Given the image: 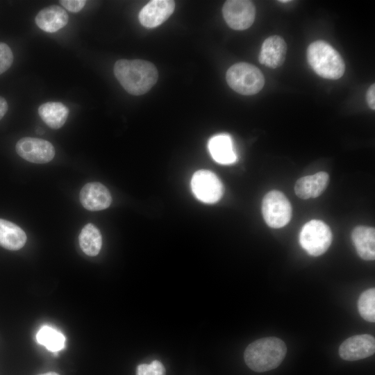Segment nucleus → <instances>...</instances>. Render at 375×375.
<instances>
[{
	"instance_id": "f257e3e1",
	"label": "nucleus",
	"mask_w": 375,
	"mask_h": 375,
	"mask_svg": "<svg viewBox=\"0 0 375 375\" xmlns=\"http://www.w3.org/2000/svg\"><path fill=\"white\" fill-rule=\"evenodd\" d=\"M116 78L129 94L142 95L156 83L158 72L151 62L141 59H120L114 65Z\"/></svg>"
},
{
	"instance_id": "f03ea898",
	"label": "nucleus",
	"mask_w": 375,
	"mask_h": 375,
	"mask_svg": "<svg viewBox=\"0 0 375 375\" xmlns=\"http://www.w3.org/2000/svg\"><path fill=\"white\" fill-rule=\"evenodd\" d=\"M287 347L283 341L275 337L258 339L245 349L244 358L247 365L257 372L276 368L283 360Z\"/></svg>"
},
{
	"instance_id": "7ed1b4c3",
	"label": "nucleus",
	"mask_w": 375,
	"mask_h": 375,
	"mask_svg": "<svg viewBox=\"0 0 375 375\" xmlns=\"http://www.w3.org/2000/svg\"><path fill=\"white\" fill-rule=\"evenodd\" d=\"M307 60L313 71L319 76L336 80L345 72V64L341 55L328 43L317 40L308 47Z\"/></svg>"
},
{
	"instance_id": "20e7f679",
	"label": "nucleus",
	"mask_w": 375,
	"mask_h": 375,
	"mask_svg": "<svg viewBox=\"0 0 375 375\" xmlns=\"http://www.w3.org/2000/svg\"><path fill=\"white\" fill-rule=\"evenodd\" d=\"M228 85L242 95L258 93L265 85V77L257 67L247 62H238L230 67L226 74Z\"/></svg>"
},
{
	"instance_id": "39448f33",
	"label": "nucleus",
	"mask_w": 375,
	"mask_h": 375,
	"mask_svg": "<svg viewBox=\"0 0 375 375\" xmlns=\"http://www.w3.org/2000/svg\"><path fill=\"white\" fill-rule=\"evenodd\" d=\"M332 239V232L329 226L317 219L305 224L299 233L300 245L312 256H319L325 253L330 247Z\"/></svg>"
},
{
	"instance_id": "423d86ee",
	"label": "nucleus",
	"mask_w": 375,
	"mask_h": 375,
	"mask_svg": "<svg viewBox=\"0 0 375 375\" xmlns=\"http://www.w3.org/2000/svg\"><path fill=\"white\" fill-rule=\"evenodd\" d=\"M262 213L265 222L271 228L285 226L292 217V206L281 192L272 190L267 193L262 202Z\"/></svg>"
},
{
	"instance_id": "0eeeda50",
	"label": "nucleus",
	"mask_w": 375,
	"mask_h": 375,
	"mask_svg": "<svg viewBox=\"0 0 375 375\" xmlns=\"http://www.w3.org/2000/svg\"><path fill=\"white\" fill-rule=\"evenodd\" d=\"M222 14L230 28L242 31L253 24L256 17V7L251 1L228 0L223 5Z\"/></svg>"
},
{
	"instance_id": "6e6552de",
	"label": "nucleus",
	"mask_w": 375,
	"mask_h": 375,
	"mask_svg": "<svg viewBox=\"0 0 375 375\" xmlns=\"http://www.w3.org/2000/svg\"><path fill=\"white\" fill-rule=\"evenodd\" d=\"M191 187L195 197L206 203L218 201L224 193L221 181L209 170L197 171L192 176Z\"/></svg>"
},
{
	"instance_id": "1a4fd4ad",
	"label": "nucleus",
	"mask_w": 375,
	"mask_h": 375,
	"mask_svg": "<svg viewBox=\"0 0 375 375\" xmlns=\"http://www.w3.org/2000/svg\"><path fill=\"white\" fill-rule=\"evenodd\" d=\"M15 150L24 160L38 164L49 162L55 156V149L51 143L37 138L20 139L16 144Z\"/></svg>"
},
{
	"instance_id": "9d476101",
	"label": "nucleus",
	"mask_w": 375,
	"mask_h": 375,
	"mask_svg": "<svg viewBox=\"0 0 375 375\" xmlns=\"http://www.w3.org/2000/svg\"><path fill=\"white\" fill-rule=\"evenodd\" d=\"M375 351V339L368 334L357 335L347 338L339 348L340 356L349 361L372 356Z\"/></svg>"
},
{
	"instance_id": "9b49d317",
	"label": "nucleus",
	"mask_w": 375,
	"mask_h": 375,
	"mask_svg": "<svg viewBox=\"0 0 375 375\" xmlns=\"http://www.w3.org/2000/svg\"><path fill=\"white\" fill-rule=\"evenodd\" d=\"M174 8L175 2L172 0L151 1L140 10L138 16L139 21L144 27H156L172 15Z\"/></svg>"
},
{
	"instance_id": "f8f14e48",
	"label": "nucleus",
	"mask_w": 375,
	"mask_h": 375,
	"mask_svg": "<svg viewBox=\"0 0 375 375\" xmlns=\"http://www.w3.org/2000/svg\"><path fill=\"white\" fill-rule=\"evenodd\" d=\"M80 201L85 209L97 211L108 208L112 202V197L105 185L99 182H91L82 188Z\"/></svg>"
},
{
	"instance_id": "ddd939ff",
	"label": "nucleus",
	"mask_w": 375,
	"mask_h": 375,
	"mask_svg": "<svg viewBox=\"0 0 375 375\" xmlns=\"http://www.w3.org/2000/svg\"><path fill=\"white\" fill-rule=\"evenodd\" d=\"M287 53V44L279 35H272L263 42L258 60L267 67L276 69L283 65Z\"/></svg>"
},
{
	"instance_id": "4468645a",
	"label": "nucleus",
	"mask_w": 375,
	"mask_h": 375,
	"mask_svg": "<svg viewBox=\"0 0 375 375\" xmlns=\"http://www.w3.org/2000/svg\"><path fill=\"white\" fill-rule=\"evenodd\" d=\"M69 17L66 10L57 5H51L42 9L35 17L36 25L47 33H54L68 22Z\"/></svg>"
},
{
	"instance_id": "2eb2a0df",
	"label": "nucleus",
	"mask_w": 375,
	"mask_h": 375,
	"mask_svg": "<svg viewBox=\"0 0 375 375\" xmlns=\"http://www.w3.org/2000/svg\"><path fill=\"white\" fill-rule=\"evenodd\" d=\"M328 181V174L324 172H319L298 179L294 185V191L299 198L303 199L315 198L325 190Z\"/></svg>"
},
{
	"instance_id": "dca6fc26",
	"label": "nucleus",
	"mask_w": 375,
	"mask_h": 375,
	"mask_svg": "<svg viewBox=\"0 0 375 375\" xmlns=\"http://www.w3.org/2000/svg\"><path fill=\"white\" fill-rule=\"evenodd\" d=\"M208 147L212 158L218 163L229 165L237 160L233 144L228 135H214L209 140Z\"/></svg>"
},
{
	"instance_id": "f3484780",
	"label": "nucleus",
	"mask_w": 375,
	"mask_h": 375,
	"mask_svg": "<svg viewBox=\"0 0 375 375\" xmlns=\"http://www.w3.org/2000/svg\"><path fill=\"white\" fill-rule=\"evenodd\" d=\"M351 239L358 256L365 260L375 258L374 228L358 226L353 228Z\"/></svg>"
},
{
	"instance_id": "a211bd4d",
	"label": "nucleus",
	"mask_w": 375,
	"mask_h": 375,
	"mask_svg": "<svg viewBox=\"0 0 375 375\" xmlns=\"http://www.w3.org/2000/svg\"><path fill=\"white\" fill-rule=\"evenodd\" d=\"M26 242L25 232L15 224L0 219V246L11 251L22 248Z\"/></svg>"
},
{
	"instance_id": "6ab92c4d",
	"label": "nucleus",
	"mask_w": 375,
	"mask_h": 375,
	"mask_svg": "<svg viewBox=\"0 0 375 375\" xmlns=\"http://www.w3.org/2000/svg\"><path fill=\"white\" fill-rule=\"evenodd\" d=\"M38 114L48 126L58 129L65 123L69 109L61 102H47L39 106Z\"/></svg>"
},
{
	"instance_id": "aec40b11",
	"label": "nucleus",
	"mask_w": 375,
	"mask_h": 375,
	"mask_svg": "<svg viewBox=\"0 0 375 375\" xmlns=\"http://www.w3.org/2000/svg\"><path fill=\"white\" fill-rule=\"evenodd\" d=\"M78 240L80 247L86 255H98L102 246V237L99 230L93 224L89 223L82 228Z\"/></svg>"
},
{
	"instance_id": "412c9836",
	"label": "nucleus",
	"mask_w": 375,
	"mask_h": 375,
	"mask_svg": "<svg viewBox=\"0 0 375 375\" xmlns=\"http://www.w3.org/2000/svg\"><path fill=\"white\" fill-rule=\"evenodd\" d=\"M36 340L48 350L57 352L65 347V337L57 329L44 326L37 333Z\"/></svg>"
},
{
	"instance_id": "4be33fe9",
	"label": "nucleus",
	"mask_w": 375,
	"mask_h": 375,
	"mask_svg": "<svg viewBox=\"0 0 375 375\" xmlns=\"http://www.w3.org/2000/svg\"><path fill=\"white\" fill-rule=\"evenodd\" d=\"M358 308L360 316L366 321H375V289L364 291L358 299Z\"/></svg>"
},
{
	"instance_id": "5701e85b",
	"label": "nucleus",
	"mask_w": 375,
	"mask_h": 375,
	"mask_svg": "<svg viewBox=\"0 0 375 375\" xmlns=\"http://www.w3.org/2000/svg\"><path fill=\"white\" fill-rule=\"evenodd\" d=\"M136 375H165V369L158 360L150 364H140L137 367Z\"/></svg>"
},
{
	"instance_id": "b1692460",
	"label": "nucleus",
	"mask_w": 375,
	"mask_h": 375,
	"mask_svg": "<svg viewBox=\"0 0 375 375\" xmlns=\"http://www.w3.org/2000/svg\"><path fill=\"white\" fill-rule=\"evenodd\" d=\"M13 62V54L8 44L0 42V74L7 71Z\"/></svg>"
},
{
	"instance_id": "393cba45",
	"label": "nucleus",
	"mask_w": 375,
	"mask_h": 375,
	"mask_svg": "<svg viewBox=\"0 0 375 375\" xmlns=\"http://www.w3.org/2000/svg\"><path fill=\"white\" fill-rule=\"evenodd\" d=\"M60 3L72 12H78L83 9L86 3L85 0H61Z\"/></svg>"
},
{
	"instance_id": "a878e982",
	"label": "nucleus",
	"mask_w": 375,
	"mask_h": 375,
	"mask_svg": "<svg viewBox=\"0 0 375 375\" xmlns=\"http://www.w3.org/2000/svg\"><path fill=\"white\" fill-rule=\"evenodd\" d=\"M366 101L369 107L374 110H375V84L373 83L368 88L366 93Z\"/></svg>"
},
{
	"instance_id": "bb28decb",
	"label": "nucleus",
	"mask_w": 375,
	"mask_h": 375,
	"mask_svg": "<svg viewBox=\"0 0 375 375\" xmlns=\"http://www.w3.org/2000/svg\"><path fill=\"white\" fill-rule=\"evenodd\" d=\"M8 106L6 100L0 97V119L3 118L6 112L8 111Z\"/></svg>"
},
{
	"instance_id": "cd10ccee",
	"label": "nucleus",
	"mask_w": 375,
	"mask_h": 375,
	"mask_svg": "<svg viewBox=\"0 0 375 375\" xmlns=\"http://www.w3.org/2000/svg\"><path fill=\"white\" fill-rule=\"evenodd\" d=\"M39 375H60V374L54 372H49L41 374Z\"/></svg>"
},
{
	"instance_id": "c85d7f7f",
	"label": "nucleus",
	"mask_w": 375,
	"mask_h": 375,
	"mask_svg": "<svg viewBox=\"0 0 375 375\" xmlns=\"http://www.w3.org/2000/svg\"><path fill=\"white\" fill-rule=\"evenodd\" d=\"M37 133H38V134L41 135V134H43V133H44V131H43V130H42V129H38V130H37Z\"/></svg>"
},
{
	"instance_id": "c756f323",
	"label": "nucleus",
	"mask_w": 375,
	"mask_h": 375,
	"mask_svg": "<svg viewBox=\"0 0 375 375\" xmlns=\"http://www.w3.org/2000/svg\"><path fill=\"white\" fill-rule=\"evenodd\" d=\"M290 0H281V1H278V2H281V3H288V2H290Z\"/></svg>"
}]
</instances>
